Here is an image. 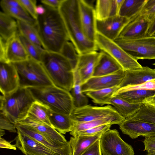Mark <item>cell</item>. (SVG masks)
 <instances>
[{
    "label": "cell",
    "mask_w": 155,
    "mask_h": 155,
    "mask_svg": "<svg viewBox=\"0 0 155 155\" xmlns=\"http://www.w3.org/2000/svg\"><path fill=\"white\" fill-rule=\"evenodd\" d=\"M43 5L45 11L38 15L36 27L42 47L46 50L60 53L69 40L64 22L59 9Z\"/></svg>",
    "instance_id": "obj_1"
},
{
    "label": "cell",
    "mask_w": 155,
    "mask_h": 155,
    "mask_svg": "<svg viewBox=\"0 0 155 155\" xmlns=\"http://www.w3.org/2000/svg\"><path fill=\"white\" fill-rule=\"evenodd\" d=\"M59 10L64 22L69 40L78 54L97 51L94 41L84 35L79 18L78 0H63Z\"/></svg>",
    "instance_id": "obj_2"
},
{
    "label": "cell",
    "mask_w": 155,
    "mask_h": 155,
    "mask_svg": "<svg viewBox=\"0 0 155 155\" xmlns=\"http://www.w3.org/2000/svg\"><path fill=\"white\" fill-rule=\"evenodd\" d=\"M40 62L54 85L71 91L74 83V69L66 58L60 53L45 50Z\"/></svg>",
    "instance_id": "obj_3"
},
{
    "label": "cell",
    "mask_w": 155,
    "mask_h": 155,
    "mask_svg": "<svg viewBox=\"0 0 155 155\" xmlns=\"http://www.w3.org/2000/svg\"><path fill=\"white\" fill-rule=\"evenodd\" d=\"M35 100L54 112L70 115L74 107L70 92L54 85L28 88Z\"/></svg>",
    "instance_id": "obj_4"
},
{
    "label": "cell",
    "mask_w": 155,
    "mask_h": 155,
    "mask_svg": "<svg viewBox=\"0 0 155 155\" xmlns=\"http://www.w3.org/2000/svg\"><path fill=\"white\" fill-rule=\"evenodd\" d=\"M28 88L19 87L8 94L0 96V111L15 124L25 119L35 101Z\"/></svg>",
    "instance_id": "obj_5"
},
{
    "label": "cell",
    "mask_w": 155,
    "mask_h": 155,
    "mask_svg": "<svg viewBox=\"0 0 155 155\" xmlns=\"http://www.w3.org/2000/svg\"><path fill=\"white\" fill-rule=\"evenodd\" d=\"M13 64L18 74L19 87L28 88L54 85L40 62L29 58Z\"/></svg>",
    "instance_id": "obj_6"
},
{
    "label": "cell",
    "mask_w": 155,
    "mask_h": 155,
    "mask_svg": "<svg viewBox=\"0 0 155 155\" xmlns=\"http://www.w3.org/2000/svg\"><path fill=\"white\" fill-rule=\"evenodd\" d=\"M95 42L98 48L106 53L121 66L124 71L141 69L143 66L114 41L97 32Z\"/></svg>",
    "instance_id": "obj_7"
},
{
    "label": "cell",
    "mask_w": 155,
    "mask_h": 155,
    "mask_svg": "<svg viewBox=\"0 0 155 155\" xmlns=\"http://www.w3.org/2000/svg\"><path fill=\"white\" fill-rule=\"evenodd\" d=\"M131 56L139 59H155V37L135 39L117 38L114 41Z\"/></svg>",
    "instance_id": "obj_8"
},
{
    "label": "cell",
    "mask_w": 155,
    "mask_h": 155,
    "mask_svg": "<svg viewBox=\"0 0 155 155\" xmlns=\"http://www.w3.org/2000/svg\"><path fill=\"white\" fill-rule=\"evenodd\" d=\"M74 122L82 123L105 118H112L123 122L125 119L121 116L112 106L102 107L87 105L74 108L70 115Z\"/></svg>",
    "instance_id": "obj_9"
},
{
    "label": "cell",
    "mask_w": 155,
    "mask_h": 155,
    "mask_svg": "<svg viewBox=\"0 0 155 155\" xmlns=\"http://www.w3.org/2000/svg\"><path fill=\"white\" fill-rule=\"evenodd\" d=\"M100 146L102 155H134L131 146L124 141L116 129H110L102 135Z\"/></svg>",
    "instance_id": "obj_10"
},
{
    "label": "cell",
    "mask_w": 155,
    "mask_h": 155,
    "mask_svg": "<svg viewBox=\"0 0 155 155\" xmlns=\"http://www.w3.org/2000/svg\"><path fill=\"white\" fill-rule=\"evenodd\" d=\"M29 58L17 34L7 42L0 39V61L13 63L23 61Z\"/></svg>",
    "instance_id": "obj_11"
},
{
    "label": "cell",
    "mask_w": 155,
    "mask_h": 155,
    "mask_svg": "<svg viewBox=\"0 0 155 155\" xmlns=\"http://www.w3.org/2000/svg\"><path fill=\"white\" fill-rule=\"evenodd\" d=\"M15 124L17 130L32 138L58 154L72 155L69 141L65 144H59L28 125L19 123Z\"/></svg>",
    "instance_id": "obj_12"
},
{
    "label": "cell",
    "mask_w": 155,
    "mask_h": 155,
    "mask_svg": "<svg viewBox=\"0 0 155 155\" xmlns=\"http://www.w3.org/2000/svg\"><path fill=\"white\" fill-rule=\"evenodd\" d=\"M125 74L123 69L114 73L99 76H92L81 85L82 92L97 90L120 86Z\"/></svg>",
    "instance_id": "obj_13"
},
{
    "label": "cell",
    "mask_w": 155,
    "mask_h": 155,
    "mask_svg": "<svg viewBox=\"0 0 155 155\" xmlns=\"http://www.w3.org/2000/svg\"><path fill=\"white\" fill-rule=\"evenodd\" d=\"M150 22L146 16L140 12L130 19L118 38L135 39L147 37Z\"/></svg>",
    "instance_id": "obj_14"
},
{
    "label": "cell",
    "mask_w": 155,
    "mask_h": 155,
    "mask_svg": "<svg viewBox=\"0 0 155 155\" xmlns=\"http://www.w3.org/2000/svg\"><path fill=\"white\" fill-rule=\"evenodd\" d=\"M130 19L117 15L102 20H96V32L114 41Z\"/></svg>",
    "instance_id": "obj_15"
},
{
    "label": "cell",
    "mask_w": 155,
    "mask_h": 155,
    "mask_svg": "<svg viewBox=\"0 0 155 155\" xmlns=\"http://www.w3.org/2000/svg\"><path fill=\"white\" fill-rule=\"evenodd\" d=\"M119 125L123 133L133 139L139 136H155V124L153 123L129 118L125 119Z\"/></svg>",
    "instance_id": "obj_16"
},
{
    "label": "cell",
    "mask_w": 155,
    "mask_h": 155,
    "mask_svg": "<svg viewBox=\"0 0 155 155\" xmlns=\"http://www.w3.org/2000/svg\"><path fill=\"white\" fill-rule=\"evenodd\" d=\"M80 20L83 33L90 40L95 42L96 33L95 8L85 0H78Z\"/></svg>",
    "instance_id": "obj_17"
},
{
    "label": "cell",
    "mask_w": 155,
    "mask_h": 155,
    "mask_svg": "<svg viewBox=\"0 0 155 155\" xmlns=\"http://www.w3.org/2000/svg\"><path fill=\"white\" fill-rule=\"evenodd\" d=\"M19 87L18 76L13 64L0 61V89L2 95L11 93Z\"/></svg>",
    "instance_id": "obj_18"
},
{
    "label": "cell",
    "mask_w": 155,
    "mask_h": 155,
    "mask_svg": "<svg viewBox=\"0 0 155 155\" xmlns=\"http://www.w3.org/2000/svg\"><path fill=\"white\" fill-rule=\"evenodd\" d=\"M17 132L15 145L25 155H59L27 135Z\"/></svg>",
    "instance_id": "obj_19"
},
{
    "label": "cell",
    "mask_w": 155,
    "mask_h": 155,
    "mask_svg": "<svg viewBox=\"0 0 155 155\" xmlns=\"http://www.w3.org/2000/svg\"><path fill=\"white\" fill-rule=\"evenodd\" d=\"M101 55L97 51L79 54L76 70L79 75L81 84L93 76L95 68Z\"/></svg>",
    "instance_id": "obj_20"
},
{
    "label": "cell",
    "mask_w": 155,
    "mask_h": 155,
    "mask_svg": "<svg viewBox=\"0 0 155 155\" xmlns=\"http://www.w3.org/2000/svg\"><path fill=\"white\" fill-rule=\"evenodd\" d=\"M0 5L2 12L7 15L36 28L37 20L27 12L18 0H2Z\"/></svg>",
    "instance_id": "obj_21"
},
{
    "label": "cell",
    "mask_w": 155,
    "mask_h": 155,
    "mask_svg": "<svg viewBox=\"0 0 155 155\" xmlns=\"http://www.w3.org/2000/svg\"><path fill=\"white\" fill-rule=\"evenodd\" d=\"M18 123L31 127L59 144H65L69 142L62 134L46 124L34 120L28 117Z\"/></svg>",
    "instance_id": "obj_22"
},
{
    "label": "cell",
    "mask_w": 155,
    "mask_h": 155,
    "mask_svg": "<svg viewBox=\"0 0 155 155\" xmlns=\"http://www.w3.org/2000/svg\"><path fill=\"white\" fill-rule=\"evenodd\" d=\"M125 76L120 88L142 84L155 79V69L147 66L139 70L125 71Z\"/></svg>",
    "instance_id": "obj_23"
},
{
    "label": "cell",
    "mask_w": 155,
    "mask_h": 155,
    "mask_svg": "<svg viewBox=\"0 0 155 155\" xmlns=\"http://www.w3.org/2000/svg\"><path fill=\"white\" fill-rule=\"evenodd\" d=\"M124 0H97L95 8L96 20H102L119 15Z\"/></svg>",
    "instance_id": "obj_24"
},
{
    "label": "cell",
    "mask_w": 155,
    "mask_h": 155,
    "mask_svg": "<svg viewBox=\"0 0 155 155\" xmlns=\"http://www.w3.org/2000/svg\"><path fill=\"white\" fill-rule=\"evenodd\" d=\"M103 134L93 136L78 134L71 137L70 140L72 155H81L96 141Z\"/></svg>",
    "instance_id": "obj_25"
},
{
    "label": "cell",
    "mask_w": 155,
    "mask_h": 155,
    "mask_svg": "<svg viewBox=\"0 0 155 155\" xmlns=\"http://www.w3.org/2000/svg\"><path fill=\"white\" fill-rule=\"evenodd\" d=\"M101 55L93 76L108 75L123 69L119 64L107 54L101 51Z\"/></svg>",
    "instance_id": "obj_26"
},
{
    "label": "cell",
    "mask_w": 155,
    "mask_h": 155,
    "mask_svg": "<svg viewBox=\"0 0 155 155\" xmlns=\"http://www.w3.org/2000/svg\"><path fill=\"white\" fill-rule=\"evenodd\" d=\"M49 118L52 127L61 134L70 132L74 122L70 115L54 112L50 110Z\"/></svg>",
    "instance_id": "obj_27"
},
{
    "label": "cell",
    "mask_w": 155,
    "mask_h": 155,
    "mask_svg": "<svg viewBox=\"0 0 155 155\" xmlns=\"http://www.w3.org/2000/svg\"><path fill=\"white\" fill-rule=\"evenodd\" d=\"M18 31L17 20L2 12H0V39L7 42Z\"/></svg>",
    "instance_id": "obj_28"
},
{
    "label": "cell",
    "mask_w": 155,
    "mask_h": 155,
    "mask_svg": "<svg viewBox=\"0 0 155 155\" xmlns=\"http://www.w3.org/2000/svg\"><path fill=\"white\" fill-rule=\"evenodd\" d=\"M140 104L130 103L117 96H113L110 105H112L117 112L125 119L131 117L140 109Z\"/></svg>",
    "instance_id": "obj_29"
},
{
    "label": "cell",
    "mask_w": 155,
    "mask_h": 155,
    "mask_svg": "<svg viewBox=\"0 0 155 155\" xmlns=\"http://www.w3.org/2000/svg\"><path fill=\"white\" fill-rule=\"evenodd\" d=\"M155 91L150 90H136L121 91L118 90L112 97L117 96L132 104L142 103L146 98L153 96Z\"/></svg>",
    "instance_id": "obj_30"
},
{
    "label": "cell",
    "mask_w": 155,
    "mask_h": 155,
    "mask_svg": "<svg viewBox=\"0 0 155 155\" xmlns=\"http://www.w3.org/2000/svg\"><path fill=\"white\" fill-rule=\"evenodd\" d=\"M120 88L119 86L101 89L90 91L84 93L91 98L95 103L101 106L105 104L110 105L114 94Z\"/></svg>",
    "instance_id": "obj_31"
},
{
    "label": "cell",
    "mask_w": 155,
    "mask_h": 155,
    "mask_svg": "<svg viewBox=\"0 0 155 155\" xmlns=\"http://www.w3.org/2000/svg\"><path fill=\"white\" fill-rule=\"evenodd\" d=\"M147 0H124L119 15L130 19L142 10Z\"/></svg>",
    "instance_id": "obj_32"
},
{
    "label": "cell",
    "mask_w": 155,
    "mask_h": 155,
    "mask_svg": "<svg viewBox=\"0 0 155 155\" xmlns=\"http://www.w3.org/2000/svg\"><path fill=\"white\" fill-rule=\"evenodd\" d=\"M50 110L47 106L35 101L31 105L27 117L46 124L52 127L49 118Z\"/></svg>",
    "instance_id": "obj_33"
},
{
    "label": "cell",
    "mask_w": 155,
    "mask_h": 155,
    "mask_svg": "<svg viewBox=\"0 0 155 155\" xmlns=\"http://www.w3.org/2000/svg\"><path fill=\"white\" fill-rule=\"evenodd\" d=\"M74 80L70 93L72 97L74 108H78L88 105L87 96L82 92L81 83L77 71L74 70Z\"/></svg>",
    "instance_id": "obj_34"
},
{
    "label": "cell",
    "mask_w": 155,
    "mask_h": 155,
    "mask_svg": "<svg viewBox=\"0 0 155 155\" xmlns=\"http://www.w3.org/2000/svg\"><path fill=\"white\" fill-rule=\"evenodd\" d=\"M74 122L72 130L70 132V134L73 136L77 132L99 126L107 124L119 125L122 123L120 121L112 118H105L82 123Z\"/></svg>",
    "instance_id": "obj_35"
},
{
    "label": "cell",
    "mask_w": 155,
    "mask_h": 155,
    "mask_svg": "<svg viewBox=\"0 0 155 155\" xmlns=\"http://www.w3.org/2000/svg\"><path fill=\"white\" fill-rule=\"evenodd\" d=\"M17 21L18 32L28 40L42 47L36 28L28 23Z\"/></svg>",
    "instance_id": "obj_36"
},
{
    "label": "cell",
    "mask_w": 155,
    "mask_h": 155,
    "mask_svg": "<svg viewBox=\"0 0 155 155\" xmlns=\"http://www.w3.org/2000/svg\"><path fill=\"white\" fill-rule=\"evenodd\" d=\"M130 118L155 124V107L142 103L139 110Z\"/></svg>",
    "instance_id": "obj_37"
},
{
    "label": "cell",
    "mask_w": 155,
    "mask_h": 155,
    "mask_svg": "<svg viewBox=\"0 0 155 155\" xmlns=\"http://www.w3.org/2000/svg\"><path fill=\"white\" fill-rule=\"evenodd\" d=\"M17 35L28 53L29 58L40 62L42 55L45 50L42 47L27 40L18 31Z\"/></svg>",
    "instance_id": "obj_38"
},
{
    "label": "cell",
    "mask_w": 155,
    "mask_h": 155,
    "mask_svg": "<svg viewBox=\"0 0 155 155\" xmlns=\"http://www.w3.org/2000/svg\"><path fill=\"white\" fill-rule=\"evenodd\" d=\"M60 53L70 61L74 70L77 64L79 54L73 44L69 41L67 42Z\"/></svg>",
    "instance_id": "obj_39"
},
{
    "label": "cell",
    "mask_w": 155,
    "mask_h": 155,
    "mask_svg": "<svg viewBox=\"0 0 155 155\" xmlns=\"http://www.w3.org/2000/svg\"><path fill=\"white\" fill-rule=\"evenodd\" d=\"M112 124H104L80 131L75 134L73 137L78 134L93 136L104 134L110 129Z\"/></svg>",
    "instance_id": "obj_40"
},
{
    "label": "cell",
    "mask_w": 155,
    "mask_h": 155,
    "mask_svg": "<svg viewBox=\"0 0 155 155\" xmlns=\"http://www.w3.org/2000/svg\"><path fill=\"white\" fill-rule=\"evenodd\" d=\"M136 90H150L155 91V79L145 83L134 85H128L120 88L118 90L125 91Z\"/></svg>",
    "instance_id": "obj_41"
},
{
    "label": "cell",
    "mask_w": 155,
    "mask_h": 155,
    "mask_svg": "<svg viewBox=\"0 0 155 155\" xmlns=\"http://www.w3.org/2000/svg\"><path fill=\"white\" fill-rule=\"evenodd\" d=\"M27 12L37 20L38 15L36 12L37 1L35 0H18Z\"/></svg>",
    "instance_id": "obj_42"
},
{
    "label": "cell",
    "mask_w": 155,
    "mask_h": 155,
    "mask_svg": "<svg viewBox=\"0 0 155 155\" xmlns=\"http://www.w3.org/2000/svg\"><path fill=\"white\" fill-rule=\"evenodd\" d=\"M0 129L11 133H16L17 130L15 124L12 123L7 117L0 111Z\"/></svg>",
    "instance_id": "obj_43"
},
{
    "label": "cell",
    "mask_w": 155,
    "mask_h": 155,
    "mask_svg": "<svg viewBox=\"0 0 155 155\" xmlns=\"http://www.w3.org/2000/svg\"><path fill=\"white\" fill-rule=\"evenodd\" d=\"M140 12L151 20L155 16V0H147Z\"/></svg>",
    "instance_id": "obj_44"
},
{
    "label": "cell",
    "mask_w": 155,
    "mask_h": 155,
    "mask_svg": "<svg viewBox=\"0 0 155 155\" xmlns=\"http://www.w3.org/2000/svg\"><path fill=\"white\" fill-rule=\"evenodd\" d=\"M81 155H102L100 148V139L95 142Z\"/></svg>",
    "instance_id": "obj_45"
},
{
    "label": "cell",
    "mask_w": 155,
    "mask_h": 155,
    "mask_svg": "<svg viewBox=\"0 0 155 155\" xmlns=\"http://www.w3.org/2000/svg\"><path fill=\"white\" fill-rule=\"evenodd\" d=\"M142 142L144 145V151L148 153L155 151V136L146 137Z\"/></svg>",
    "instance_id": "obj_46"
},
{
    "label": "cell",
    "mask_w": 155,
    "mask_h": 155,
    "mask_svg": "<svg viewBox=\"0 0 155 155\" xmlns=\"http://www.w3.org/2000/svg\"><path fill=\"white\" fill-rule=\"evenodd\" d=\"M63 0H41V3L42 5L49 7L59 9Z\"/></svg>",
    "instance_id": "obj_47"
},
{
    "label": "cell",
    "mask_w": 155,
    "mask_h": 155,
    "mask_svg": "<svg viewBox=\"0 0 155 155\" xmlns=\"http://www.w3.org/2000/svg\"><path fill=\"white\" fill-rule=\"evenodd\" d=\"M0 147L1 148L10 149L16 150L17 147L15 145L12 144L2 137H0Z\"/></svg>",
    "instance_id": "obj_48"
},
{
    "label": "cell",
    "mask_w": 155,
    "mask_h": 155,
    "mask_svg": "<svg viewBox=\"0 0 155 155\" xmlns=\"http://www.w3.org/2000/svg\"><path fill=\"white\" fill-rule=\"evenodd\" d=\"M155 33V16L150 21L149 28L147 32V36H152Z\"/></svg>",
    "instance_id": "obj_49"
},
{
    "label": "cell",
    "mask_w": 155,
    "mask_h": 155,
    "mask_svg": "<svg viewBox=\"0 0 155 155\" xmlns=\"http://www.w3.org/2000/svg\"><path fill=\"white\" fill-rule=\"evenodd\" d=\"M142 103H147L155 107V94L153 96L145 99Z\"/></svg>",
    "instance_id": "obj_50"
},
{
    "label": "cell",
    "mask_w": 155,
    "mask_h": 155,
    "mask_svg": "<svg viewBox=\"0 0 155 155\" xmlns=\"http://www.w3.org/2000/svg\"><path fill=\"white\" fill-rule=\"evenodd\" d=\"M45 11V8L43 5H37L36 12L38 16L43 14Z\"/></svg>",
    "instance_id": "obj_51"
},
{
    "label": "cell",
    "mask_w": 155,
    "mask_h": 155,
    "mask_svg": "<svg viewBox=\"0 0 155 155\" xmlns=\"http://www.w3.org/2000/svg\"><path fill=\"white\" fill-rule=\"evenodd\" d=\"M5 134V132L4 130L0 129V137H1Z\"/></svg>",
    "instance_id": "obj_52"
},
{
    "label": "cell",
    "mask_w": 155,
    "mask_h": 155,
    "mask_svg": "<svg viewBox=\"0 0 155 155\" xmlns=\"http://www.w3.org/2000/svg\"><path fill=\"white\" fill-rule=\"evenodd\" d=\"M146 155H155V151L148 152Z\"/></svg>",
    "instance_id": "obj_53"
},
{
    "label": "cell",
    "mask_w": 155,
    "mask_h": 155,
    "mask_svg": "<svg viewBox=\"0 0 155 155\" xmlns=\"http://www.w3.org/2000/svg\"><path fill=\"white\" fill-rule=\"evenodd\" d=\"M152 36L155 37V33Z\"/></svg>",
    "instance_id": "obj_54"
},
{
    "label": "cell",
    "mask_w": 155,
    "mask_h": 155,
    "mask_svg": "<svg viewBox=\"0 0 155 155\" xmlns=\"http://www.w3.org/2000/svg\"><path fill=\"white\" fill-rule=\"evenodd\" d=\"M153 64L155 66V63Z\"/></svg>",
    "instance_id": "obj_55"
}]
</instances>
